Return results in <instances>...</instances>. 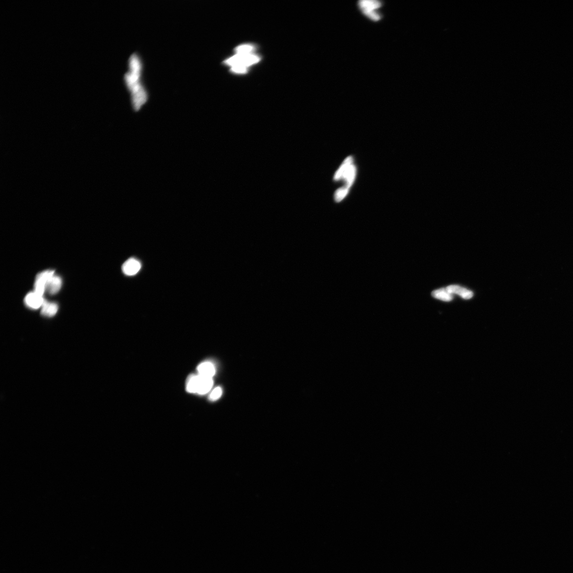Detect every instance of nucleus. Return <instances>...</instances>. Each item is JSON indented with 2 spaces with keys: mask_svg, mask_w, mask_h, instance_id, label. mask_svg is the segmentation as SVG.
I'll use <instances>...</instances> for the list:
<instances>
[{
  "mask_svg": "<svg viewBox=\"0 0 573 573\" xmlns=\"http://www.w3.org/2000/svg\"><path fill=\"white\" fill-rule=\"evenodd\" d=\"M196 107L188 113V122L198 139V153L203 166H207L221 149L220 139L210 124L211 94L207 84L198 82L194 89Z\"/></svg>",
  "mask_w": 573,
  "mask_h": 573,
  "instance_id": "obj_1",
  "label": "nucleus"
},
{
  "mask_svg": "<svg viewBox=\"0 0 573 573\" xmlns=\"http://www.w3.org/2000/svg\"><path fill=\"white\" fill-rule=\"evenodd\" d=\"M390 86L386 84L377 82L356 81L337 93L338 95L349 100L362 99L371 101V99L383 95L390 91Z\"/></svg>",
  "mask_w": 573,
  "mask_h": 573,
  "instance_id": "obj_2",
  "label": "nucleus"
},
{
  "mask_svg": "<svg viewBox=\"0 0 573 573\" xmlns=\"http://www.w3.org/2000/svg\"><path fill=\"white\" fill-rule=\"evenodd\" d=\"M82 411V406H69L56 413L51 426V437L65 443L69 437V427L73 418Z\"/></svg>",
  "mask_w": 573,
  "mask_h": 573,
  "instance_id": "obj_3",
  "label": "nucleus"
},
{
  "mask_svg": "<svg viewBox=\"0 0 573 573\" xmlns=\"http://www.w3.org/2000/svg\"><path fill=\"white\" fill-rule=\"evenodd\" d=\"M67 452L65 443L54 439L51 436L40 441L36 449L39 460L49 465H56L62 461Z\"/></svg>",
  "mask_w": 573,
  "mask_h": 573,
  "instance_id": "obj_4",
  "label": "nucleus"
},
{
  "mask_svg": "<svg viewBox=\"0 0 573 573\" xmlns=\"http://www.w3.org/2000/svg\"><path fill=\"white\" fill-rule=\"evenodd\" d=\"M212 401L211 393L205 388L196 387L189 391L183 398L185 410L193 414H198L207 410Z\"/></svg>",
  "mask_w": 573,
  "mask_h": 573,
  "instance_id": "obj_5",
  "label": "nucleus"
},
{
  "mask_svg": "<svg viewBox=\"0 0 573 573\" xmlns=\"http://www.w3.org/2000/svg\"><path fill=\"white\" fill-rule=\"evenodd\" d=\"M93 428V420L86 412H79L73 418L69 427V437L73 441L82 442L91 436Z\"/></svg>",
  "mask_w": 573,
  "mask_h": 573,
  "instance_id": "obj_6",
  "label": "nucleus"
},
{
  "mask_svg": "<svg viewBox=\"0 0 573 573\" xmlns=\"http://www.w3.org/2000/svg\"><path fill=\"white\" fill-rule=\"evenodd\" d=\"M297 562L302 565L318 567L323 561L320 547L314 543H307L296 551Z\"/></svg>",
  "mask_w": 573,
  "mask_h": 573,
  "instance_id": "obj_7",
  "label": "nucleus"
},
{
  "mask_svg": "<svg viewBox=\"0 0 573 573\" xmlns=\"http://www.w3.org/2000/svg\"><path fill=\"white\" fill-rule=\"evenodd\" d=\"M87 465L86 456L67 451L62 460V471L67 475L78 476L86 470Z\"/></svg>",
  "mask_w": 573,
  "mask_h": 573,
  "instance_id": "obj_8",
  "label": "nucleus"
},
{
  "mask_svg": "<svg viewBox=\"0 0 573 573\" xmlns=\"http://www.w3.org/2000/svg\"><path fill=\"white\" fill-rule=\"evenodd\" d=\"M528 242H529V237L526 235H523L518 239L515 247L512 248L511 253L505 258L504 261L502 262V270H508V269L515 266L517 261L522 257V254L524 253L527 248Z\"/></svg>",
  "mask_w": 573,
  "mask_h": 573,
  "instance_id": "obj_9",
  "label": "nucleus"
},
{
  "mask_svg": "<svg viewBox=\"0 0 573 573\" xmlns=\"http://www.w3.org/2000/svg\"><path fill=\"white\" fill-rule=\"evenodd\" d=\"M533 261H534V253L530 248H526L515 266L518 272V281L523 283L526 280L532 268Z\"/></svg>",
  "mask_w": 573,
  "mask_h": 573,
  "instance_id": "obj_10",
  "label": "nucleus"
},
{
  "mask_svg": "<svg viewBox=\"0 0 573 573\" xmlns=\"http://www.w3.org/2000/svg\"><path fill=\"white\" fill-rule=\"evenodd\" d=\"M572 6L571 3L563 1V0H546L538 4V9L540 12H550L557 14H563L569 12Z\"/></svg>",
  "mask_w": 573,
  "mask_h": 573,
  "instance_id": "obj_11",
  "label": "nucleus"
},
{
  "mask_svg": "<svg viewBox=\"0 0 573 573\" xmlns=\"http://www.w3.org/2000/svg\"><path fill=\"white\" fill-rule=\"evenodd\" d=\"M381 75V69L375 67L362 68L353 73V77L357 81L361 82H375V80Z\"/></svg>",
  "mask_w": 573,
  "mask_h": 573,
  "instance_id": "obj_12",
  "label": "nucleus"
},
{
  "mask_svg": "<svg viewBox=\"0 0 573 573\" xmlns=\"http://www.w3.org/2000/svg\"><path fill=\"white\" fill-rule=\"evenodd\" d=\"M542 16L554 26L557 30L561 32L569 31L571 25L569 21L561 14H554L551 13H542Z\"/></svg>",
  "mask_w": 573,
  "mask_h": 573,
  "instance_id": "obj_13",
  "label": "nucleus"
},
{
  "mask_svg": "<svg viewBox=\"0 0 573 573\" xmlns=\"http://www.w3.org/2000/svg\"><path fill=\"white\" fill-rule=\"evenodd\" d=\"M522 288V283L520 281H514L507 285L502 292L503 301L505 303H510L516 297L518 293L520 292Z\"/></svg>",
  "mask_w": 573,
  "mask_h": 573,
  "instance_id": "obj_14",
  "label": "nucleus"
},
{
  "mask_svg": "<svg viewBox=\"0 0 573 573\" xmlns=\"http://www.w3.org/2000/svg\"><path fill=\"white\" fill-rule=\"evenodd\" d=\"M347 106L350 108L368 109L371 108V101L362 99H352L349 100Z\"/></svg>",
  "mask_w": 573,
  "mask_h": 573,
  "instance_id": "obj_15",
  "label": "nucleus"
},
{
  "mask_svg": "<svg viewBox=\"0 0 573 573\" xmlns=\"http://www.w3.org/2000/svg\"><path fill=\"white\" fill-rule=\"evenodd\" d=\"M296 573H320L318 567L302 565L296 562Z\"/></svg>",
  "mask_w": 573,
  "mask_h": 573,
  "instance_id": "obj_16",
  "label": "nucleus"
},
{
  "mask_svg": "<svg viewBox=\"0 0 573 573\" xmlns=\"http://www.w3.org/2000/svg\"><path fill=\"white\" fill-rule=\"evenodd\" d=\"M281 573H296V563H288L283 566Z\"/></svg>",
  "mask_w": 573,
  "mask_h": 573,
  "instance_id": "obj_17",
  "label": "nucleus"
}]
</instances>
